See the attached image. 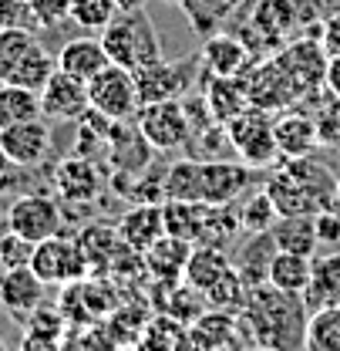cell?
<instances>
[{
	"mask_svg": "<svg viewBox=\"0 0 340 351\" xmlns=\"http://www.w3.org/2000/svg\"><path fill=\"white\" fill-rule=\"evenodd\" d=\"M239 321L256 345L290 348V345H303L306 304H303L300 294L276 291L273 284L263 280V284H253L246 291V301L239 307Z\"/></svg>",
	"mask_w": 340,
	"mask_h": 351,
	"instance_id": "6da1fadb",
	"label": "cell"
},
{
	"mask_svg": "<svg viewBox=\"0 0 340 351\" xmlns=\"http://www.w3.org/2000/svg\"><path fill=\"white\" fill-rule=\"evenodd\" d=\"M337 179L334 173L310 159V156H297V159H280L276 173L266 179V196L273 199L280 217H297V213H320L324 206H330Z\"/></svg>",
	"mask_w": 340,
	"mask_h": 351,
	"instance_id": "7a4b0ae2",
	"label": "cell"
},
{
	"mask_svg": "<svg viewBox=\"0 0 340 351\" xmlns=\"http://www.w3.org/2000/svg\"><path fill=\"white\" fill-rule=\"evenodd\" d=\"M101 44H105V54L112 64H122L128 71H138L152 61L162 58V41H159V31L148 17L145 7H135V10H118L115 21L101 31Z\"/></svg>",
	"mask_w": 340,
	"mask_h": 351,
	"instance_id": "3957f363",
	"label": "cell"
},
{
	"mask_svg": "<svg viewBox=\"0 0 340 351\" xmlns=\"http://www.w3.org/2000/svg\"><path fill=\"white\" fill-rule=\"evenodd\" d=\"M226 135H229V145H233V152L239 156L243 166L266 169V166L280 162V149H276V138H273V115L266 108L246 105L239 115H233L226 122Z\"/></svg>",
	"mask_w": 340,
	"mask_h": 351,
	"instance_id": "277c9868",
	"label": "cell"
},
{
	"mask_svg": "<svg viewBox=\"0 0 340 351\" xmlns=\"http://www.w3.org/2000/svg\"><path fill=\"white\" fill-rule=\"evenodd\" d=\"M135 75V88H138V101L148 105V101H169V98H185V91L196 85V78H202V61L199 54L192 58H182V61H152Z\"/></svg>",
	"mask_w": 340,
	"mask_h": 351,
	"instance_id": "5b68a950",
	"label": "cell"
},
{
	"mask_svg": "<svg viewBox=\"0 0 340 351\" xmlns=\"http://www.w3.org/2000/svg\"><path fill=\"white\" fill-rule=\"evenodd\" d=\"M88 101L108 122H128L142 108L138 88H135V75L128 68H122V64H112V61L88 82Z\"/></svg>",
	"mask_w": 340,
	"mask_h": 351,
	"instance_id": "8992f818",
	"label": "cell"
},
{
	"mask_svg": "<svg viewBox=\"0 0 340 351\" xmlns=\"http://www.w3.org/2000/svg\"><path fill=\"white\" fill-rule=\"evenodd\" d=\"M135 125L155 152H175V149L189 145V138H192V125H189V115L182 108V98L142 105L135 115Z\"/></svg>",
	"mask_w": 340,
	"mask_h": 351,
	"instance_id": "52a82bcc",
	"label": "cell"
},
{
	"mask_svg": "<svg viewBox=\"0 0 340 351\" xmlns=\"http://www.w3.org/2000/svg\"><path fill=\"white\" fill-rule=\"evenodd\" d=\"M31 270L41 277L44 284H78L88 274V257L81 250V240L54 233V237H47L41 243H34Z\"/></svg>",
	"mask_w": 340,
	"mask_h": 351,
	"instance_id": "ba28073f",
	"label": "cell"
},
{
	"mask_svg": "<svg viewBox=\"0 0 340 351\" xmlns=\"http://www.w3.org/2000/svg\"><path fill=\"white\" fill-rule=\"evenodd\" d=\"M243 82H246L250 105L266 108V112H283V108H293V105L303 101V91H300L297 82L287 75V68L280 64V58L253 61L250 71L243 75Z\"/></svg>",
	"mask_w": 340,
	"mask_h": 351,
	"instance_id": "9c48e42d",
	"label": "cell"
},
{
	"mask_svg": "<svg viewBox=\"0 0 340 351\" xmlns=\"http://www.w3.org/2000/svg\"><path fill=\"white\" fill-rule=\"evenodd\" d=\"M61 203L57 196H47V193H27L21 199L10 203L7 210V230L27 237L31 243H41L47 237L61 233Z\"/></svg>",
	"mask_w": 340,
	"mask_h": 351,
	"instance_id": "30bf717a",
	"label": "cell"
},
{
	"mask_svg": "<svg viewBox=\"0 0 340 351\" xmlns=\"http://www.w3.org/2000/svg\"><path fill=\"white\" fill-rule=\"evenodd\" d=\"M280 64L287 68V75L297 82V88L303 91V98L317 95L327 88V64H330V54L324 51L320 38H300L290 47H283L280 54ZM303 105V101H300Z\"/></svg>",
	"mask_w": 340,
	"mask_h": 351,
	"instance_id": "8fae6325",
	"label": "cell"
},
{
	"mask_svg": "<svg viewBox=\"0 0 340 351\" xmlns=\"http://www.w3.org/2000/svg\"><path fill=\"white\" fill-rule=\"evenodd\" d=\"M51 142H54V135H51V125L44 119H31V122H17V125L0 129V152L17 169L41 166L51 152Z\"/></svg>",
	"mask_w": 340,
	"mask_h": 351,
	"instance_id": "7c38bea8",
	"label": "cell"
},
{
	"mask_svg": "<svg viewBox=\"0 0 340 351\" xmlns=\"http://www.w3.org/2000/svg\"><path fill=\"white\" fill-rule=\"evenodd\" d=\"M91 108L88 101V82L68 75V71H54L47 78V85L41 88V112L44 119H54V122H81Z\"/></svg>",
	"mask_w": 340,
	"mask_h": 351,
	"instance_id": "4fadbf2b",
	"label": "cell"
},
{
	"mask_svg": "<svg viewBox=\"0 0 340 351\" xmlns=\"http://www.w3.org/2000/svg\"><path fill=\"white\" fill-rule=\"evenodd\" d=\"M44 287H47V284H44L31 267L0 270V307H3L10 317L24 321L34 307H41Z\"/></svg>",
	"mask_w": 340,
	"mask_h": 351,
	"instance_id": "5bb4252c",
	"label": "cell"
},
{
	"mask_svg": "<svg viewBox=\"0 0 340 351\" xmlns=\"http://www.w3.org/2000/svg\"><path fill=\"white\" fill-rule=\"evenodd\" d=\"M246 186H250V166L222 162V159H202V203L229 206L243 196Z\"/></svg>",
	"mask_w": 340,
	"mask_h": 351,
	"instance_id": "9a60e30c",
	"label": "cell"
},
{
	"mask_svg": "<svg viewBox=\"0 0 340 351\" xmlns=\"http://www.w3.org/2000/svg\"><path fill=\"white\" fill-rule=\"evenodd\" d=\"M273 138H276V149H280V159H297V156H310L320 142H317V129H313V119L306 112L293 108H283L276 119H273Z\"/></svg>",
	"mask_w": 340,
	"mask_h": 351,
	"instance_id": "2e32d148",
	"label": "cell"
},
{
	"mask_svg": "<svg viewBox=\"0 0 340 351\" xmlns=\"http://www.w3.org/2000/svg\"><path fill=\"white\" fill-rule=\"evenodd\" d=\"M199 61H202V75H246L253 64V54L243 44V38L209 34L199 51Z\"/></svg>",
	"mask_w": 340,
	"mask_h": 351,
	"instance_id": "e0dca14e",
	"label": "cell"
},
{
	"mask_svg": "<svg viewBox=\"0 0 340 351\" xmlns=\"http://www.w3.org/2000/svg\"><path fill=\"white\" fill-rule=\"evenodd\" d=\"M118 233H122V240H125V247L131 254H145L155 240L166 237V213H162V206L159 203H138L118 223Z\"/></svg>",
	"mask_w": 340,
	"mask_h": 351,
	"instance_id": "ac0fdd59",
	"label": "cell"
},
{
	"mask_svg": "<svg viewBox=\"0 0 340 351\" xmlns=\"http://www.w3.org/2000/svg\"><path fill=\"white\" fill-rule=\"evenodd\" d=\"M185 338H189V348H233L239 345V324L233 311L209 307L185 328Z\"/></svg>",
	"mask_w": 340,
	"mask_h": 351,
	"instance_id": "d6986e66",
	"label": "cell"
},
{
	"mask_svg": "<svg viewBox=\"0 0 340 351\" xmlns=\"http://www.w3.org/2000/svg\"><path fill=\"white\" fill-rule=\"evenodd\" d=\"M202 82H206L202 98H206V105L219 125H226L233 115H239L250 105L243 75H202Z\"/></svg>",
	"mask_w": 340,
	"mask_h": 351,
	"instance_id": "ffe728a7",
	"label": "cell"
},
{
	"mask_svg": "<svg viewBox=\"0 0 340 351\" xmlns=\"http://www.w3.org/2000/svg\"><path fill=\"white\" fill-rule=\"evenodd\" d=\"M54 189L61 199L68 203H88L98 196L101 189V176L94 169V162L81 156V159H64L57 169H54Z\"/></svg>",
	"mask_w": 340,
	"mask_h": 351,
	"instance_id": "44dd1931",
	"label": "cell"
},
{
	"mask_svg": "<svg viewBox=\"0 0 340 351\" xmlns=\"http://www.w3.org/2000/svg\"><path fill=\"white\" fill-rule=\"evenodd\" d=\"M310 277H313V257H303L293 250H273L270 263H266V284H273L276 291H287V294H306L310 287Z\"/></svg>",
	"mask_w": 340,
	"mask_h": 351,
	"instance_id": "7402d4cb",
	"label": "cell"
},
{
	"mask_svg": "<svg viewBox=\"0 0 340 351\" xmlns=\"http://www.w3.org/2000/svg\"><path fill=\"white\" fill-rule=\"evenodd\" d=\"M105 64H108V54H105L101 38H75L57 51V68L81 82H91Z\"/></svg>",
	"mask_w": 340,
	"mask_h": 351,
	"instance_id": "603a6c76",
	"label": "cell"
},
{
	"mask_svg": "<svg viewBox=\"0 0 340 351\" xmlns=\"http://www.w3.org/2000/svg\"><path fill=\"white\" fill-rule=\"evenodd\" d=\"M270 240H273L276 250H293V254H303V257H313L317 247H320L313 217H306V213L276 217V223L270 226Z\"/></svg>",
	"mask_w": 340,
	"mask_h": 351,
	"instance_id": "cb8c5ba5",
	"label": "cell"
},
{
	"mask_svg": "<svg viewBox=\"0 0 340 351\" xmlns=\"http://www.w3.org/2000/svg\"><path fill=\"white\" fill-rule=\"evenodd\" d=\"M233 263L229 257L219 250V247H209V243H196L189 261H185V270H182V280L196 291H206L209 284H215Z\"/></svg>",
	"mask_w": 340,
	"mask_h": 351,
	"instance_id": "d4e9b609",
	"label": "cell"
},
{
	"mask_svg": "<svg viewBox=\"0 0 340 351\" xmlns=\"http://www.w3.org/2000/svg\"><path fill=\"white\" fill-rule=\"evenodd\" d=\"M189 254H192V243H189V240H179V237L166 233L162 240H155V243L145 250V263L152 267L155 277H162V280H179L182 270H185Z\"/></svg>",
	"mask_w": 340,
	"mask_h": 351,
	"instance_id": "484cf974",
	"label": "cell"
},
{
	"mask_svg": "<svg viewBox=\"0 0 340 351\" xmlns=\"http://www.w3.org/2000/svg\"><path fill=\"white\" fill-rule=\"evenodd\" d=\"M31 119H44L41 91L0 82V129L17 125V122H31Z\"/></svg>",
	"mask_w": 340,
	"mask_h": 351,
	"instance_id": "4316f807",
	"label": "cell"
},
{
	"mask_svg": "<svg viewBox=\"0 0 340 351\" xmlns=\"http://www.w3.org/2000/svg\"><path fill=\"white\" fill-rule=\"evenodd\" d=\"M54 71H57V58H54L41 41H34L27 51H24V58L14 64V71H10L7 85H24V88L41 91Z\"/></svg>",
	"mask_w": 340,
	"mask_h": 351,
	"instance_id": "83f0119b",
	"label": "cell"
},
{
	"mask_svg": "<svg viewBox=\"0 0 340 351\" xmlns=\"http://www.w3.org/2000/svg\"><path fill=\"white\" fill-rule=\"evenodd\" d=\"M162 196L166 199H196L202 203V159H179L162 176Z\"/></svg>",
	"mask_w": 340,
	"mask_h": 351,
	"instance_id": "f1b7e54d",
	"label": "cell"
},
{
	"mask_svg": "<svg viewBox=\"0 0 340 351\" xmlns=\"http://www.w3.org/2000/svg\"><path fill=\"white\" fill-rule=\"evenodd\" d=\"M303 348L340 351V304H324V307H313L310 311Z\"/></svg>",
	"mask_w": 340,
	"mask_h": 351,
	"instance_id": "f546056e",
	"label": "cell"
},
{
	"mask_svg": "<svg viewBox=\"0 0 340 351\" xmlns=\"http://www.w3.org/2000/svg\"><path fill=\"white\" fill-rule=\"evenodd\" d=\"M303 304L310 311L324 304H340V254H330L313 263V277L303 294Z\"/></svg>",
	"mask_w": 340,
	"mask_h": 351,
	"instance_id": "4dcf8cb0",
	"label": "cell"
},
{
	"mask_svg": "<svg viewBox=\"0 0 340 351\" xmlns=\"http://www.w3.org/2000/svg\"><path fill=\"white\" fill-rule=\"evenodd\" d=\"M61 331H64L61 314H54L44 304L34 307L24 317V348H54V345H61Z\"/></svg>",
	"mask_w": 340,
	"mask_h": 351,
	"instance_id": "1f68e13d",
	"label": "cell"
},
{
	"mask_svg": "<svg viewBox=\"0 0 340 351\" xmlns=\"http://www.w3.org/2000/svg\"><path fill=\"white\" fill-rule=\"evenodd\" d=\"M118 14L115 0H71V24H78L88 34H101Z\"/></svg>",
	"mask_w": 340,
	"mask_h": 351,
	"instance_id": "d6a6232c",
	"label": "cell"
},
{
	"mask_svg": "<svg viewBox=\"0 0 340 351\" xmlns=\"http://www.w3.org/2000/svg\"><path fill=\"white\" fill-rule=\"evenodd\" d=\"M276 206H273V199L266 196V189L263 193H253L246 203H243V210H239V230H246L250 237L256 233H270V226L276 223Z\"/></svg>",
	"mask_w": 340,
	"mask_h": 351,
	"instance_id": "836d02e7",
	"label": "cell"
},
{
	"mask_svg": "<svg viewBox=\"0 0 340 351\" xmlns=\"http://www.w3.org/2000/svg\"><path fill=\"white\" fill-rule=\"evenodd\" d=\"M34 41H38V38L31 34V27H3V31H0V82L10 78L14 64L24 58V51Z\"/></svg>",
	"mask_w": 340,
	"mask_h": 351,
	"instance_id": "e575fe53",
	"label": "cell"
},
{
	"mask_svg": "<svg viewBox=\"0 0 340 351\" xmlns=\"http://www.w3.org/2000/svg\"><path fill=\"white\" fill-rule=\"evenodd\" d=\"M138 345H145V348H175V345H189V338H185V324L179 321V317H155L152 324H145V335L138 338Z\"/></svg>",
	"mask_w": 340,
	"mask_h": 351,
	"instance_id": "d590c367",
	"label": "cell"
},
{
	"mask_svg": "<svg viewBox=\"0 0 340 351\" xmlns=\"http://www.w3.org/2000/svg\"><path fill=\"white\" fill-rule=\"evenodd\" d=\"M313 129H317V142L320 145H340V98L330 95L327 101H320V108L310 115Z\"/></svg>",
	"mask_w": 340,
	"mask_h": 351,
	"instance_id": "8d00e7d4",
	"label": "cell"
},
{
	"mask_svg": "<svg viewBox=\"0 0 340 351\" xmlns=\"http://www.w3.org/2000/svg\"><path fill=\"white\" fill-rule=\"evenodd\" d=\"M31 254H34V243L14 230L0 233V270H10V267H31Z\"/></svg>",
	"mask_w": 340,
	"mask_h": 351,
	"instance_id": "74e56055",
	"label": "cell"
},
{
	"mask_svg": "<svg viewBox=\"0 0 340 351\" xmlns=\"http://www.w3.org/2000/svg\"><path fill=\"white\" fill-rule=\"evenodd\" d=\"M34 27H57L71 17V0H27Z\"/></svg>",
	"mask_w": 340,
	"mask_h": 351,
	"instance_id": "f35d334b",
	"label": "cell"
},
{
	"mask_svg": "<svg viewBox=\"0 0 340 351\" xmlns=\"http://www.w3.org/2000/svg\"><path fill=\"white\" fill-rule=\"evenodd\" d=\"M313 226H317V240L320 243H334L340 247V213L324 206L320 213H313Z\"/></svg>",
	"mask_w": 340,
	"mask_h": 351,
	"instance_id": "ab89813d",
	"label": "cell"
},
{
	"mask_svg": "<svg viewBox=\"0 0 340 351\" xmlns=\"http://www.w3.org/2000/svg\"><path fill=\"white\" fill-rule=\"evenodd\" d=\"M31 10L27 0H0V31L3 27H31Z\"/></svg>",
	"mask_w": 340,
	"mask_h": 351,
	"instance_id": "60d3db41",
	"label": "cell"
},
{
	"mask_svg": "<svg viewBox=\"0 0 340 351\" xmlns=\"http://www.w3.org/2000/svg\"><path fill=\"white\" fill-rule=\"evenodd\" d=\"M320 44H324V51H327L330 58H340V10H337V14H330V17L324 21Z\"/></svg>",
	"mask_w": 340,
	"mask_h": 351,
	"instance_id": "b9f144b4",
	"label": "cell"
},
{
	"mask_svg": "<svg viewBox=\"0 0 340 351\" xmlns=\"http://www.w3.org/2000/svg\"><path fill=\"white\" fill-rule=\"evenodd\" d=\"M327 91L340 98V58H330L327 64Z\"/></svg>",
	"mask_w": 340,
	"mask_h": 351,
	"instance_id": "7bdbcfd3",
	"label": "cell"
},
{
	"mask_svg": "<svg viewBox=\"0 0 340 351\" xmlns=\"http://www.w3.org/2000/svg\"><path fill=\"white\" fill-rule=\"evenodd\" d=\"M330 210L340 213V179H337V186H334V196H330Z\"/></svg>",
	"mask_w": 340,
	"mask_h": 351,
	"instance_id": "ee69618b",
	"label": "cell"
},
{
	"mask_svg": "<svg viewBox=\"0 0 340 351\" xmlns=\"http://www.w3.org/2000/svg\"><path fill=\"white\" fill-rule=\"evenodd\" d=\"M222 3H226V7H229V10H233V7H239V3H243V0H222Z\"/></svg>",
	"mask_w": 340,
	"mask_h": 351,
	"instance_id": "f6af8a7d",
	"label": "cell"
},
{
	"mask_svg": "<svg viewBox=\"0 0 340 351\" xmlns=\"http://www.w3.org/2000/svg\"><path fill=\"white\" fill-rule=\"evenodd\" d=\"M166 3H182V0H166Z\"/></svg>",
	"mask_w": 340,
	"mask_h": 351,
	"instance_id": "bcb514c9",
	"label": "cell"
}]
</instances>
